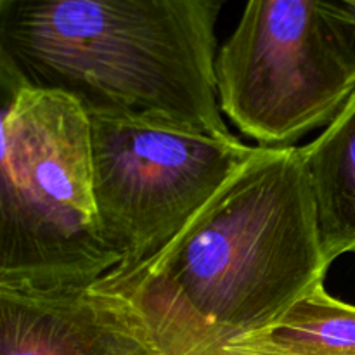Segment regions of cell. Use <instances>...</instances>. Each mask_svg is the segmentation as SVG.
Listing matches in <instances>:
<instances>
[{"label":"cell","instance_id":"obj_1","mask_svg":"<svg viewBox=\"0 0 355 355\" xmlns=\"http://www.w3.org/2000/svg\"><path fill=\"white\" fill-rule=\"evenodd\" d=\"M328 269L300 148L257 146L162 252L101 281L132 302L162 355H205L266 328Z\"/></svg>","mask_w":355,"mask_h":355},{"label":"cell","instance_id":"obj_2","mask_svg":"<svg viewBox=\"0 0 355 355\" xmlns=\"http://www.w3.org/2000/svg\"><path fill=\"white\" fill-rule=\"evenodd\" d=\"M220 0H0V80L89 116L232 134L217 90Z\"/></svg>","mask_w":355,"mask_h":355},{"label":"cell","instance_id":"obj_3","mask_svg":"<svg viewBox=\"0 0 355 355\" xmlns=\"http://www.w3.org/2000/svg\"><path fill=\"white\" fill-rule=\"evenodd\" d=\"M0 284L89 283L120 263L101 225L82 104L0 80Z\"/></svg>","mask_w":355,"mask_h":355},{"label":"cell","instance_id":"obj_4","mask_svg":"<svg viewBox=\"0 0 355 355\" xmlns=\"http://www.w3.org/2000/svg\"><path fill=\"white\" fill-rule=\"evenodd\" d=\"M94 189L104 236L128 272L162 252L257 151L151 120L89 116Z\"/></svg>","mask_w":355,"mask_h":355},{"label":"cell","instance_id":"obj_5","mask_svg":"<svg viewBox=\"0 0 355 355\" xmlns=\"http://www.w3.org/2000/svg\"><path fill=\"white\" fill-rule=\"evenodd\" d=\"M215 71L224 116L266 148L326 127L355 90L319 33L315 0H246Z\"/></svg>","mask_w":355,"mask_h":355},{"label":"cell","instance_id":"obj_6","mask_svg":"<svg viewBox=\"0 0 355 355\" xmlns=\"http://www.w3.org/2000/svg\"><path fill=\"white\" fill-rule=\"evenodd\" d=\"M0 355H162L128 298L101 279L0 284Z\"/></svg>","mask_w":355,"mask_h":355},{"label":"cell","instance_id":"obj_7","mask_svg":"<svg viewBox=\"0 0 355 355\" xmlns=\"http://www.w3.org/2000/svg\"><path fill=\"white\" fill-rule=\"evenodd\" d=\"M322 252L331 266L355 253V90L324 130L300 148Z\"/></svg>","mask_w":355,"mask_h":355},{"label":"cell","instance_id":"obj_8","mask_svg":"<svg viewBox=\"0 0 355 355\" xmlns=\"http://www.w3.org/2000/svg\"><path fill=\"white\" fill-rule=\"evenodd\" d=\"M224 349L239 355H355V305L331 297L322 283L266 328Z\"/></svg>","mask_w":355,"mask_h":355},{"label":"cell","instance_id":"obj_9","mask_svg":"<svg viewBox=\"0 0 355 355\" xmlns=\"http://www.w3.org/2000/svg\"><path fill=\"white\" fill-rule=\"evenodd\" d=\"M315 17L324 44L355 76V0H315Z\"/></svg>","mask_w":355,"mask_h":355},{"label":"cell","instance_id":"obj_10","mask_svg":"<svg viewBox=\"0 0 355 355\" xmlns=\"http://www.w3.org/2000/svg\"><path fill=\"white\" fill-rule=\"evenodd\" d=\"M205 355H239V354L232 352V350H227V349H218V350H214V352L205 354Z\"/></svg>","mask_w":355,"mask_h":355}]
</instances>
